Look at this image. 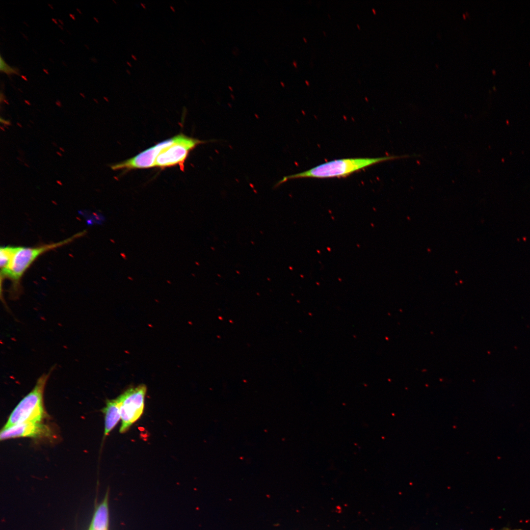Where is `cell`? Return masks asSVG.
Wrapping results in <instances>:
<instances>
[{
  "instance_id": "9",
  "label": "cell",
  "mask_w": 530,
  "mask_h": 530,
  "mask_svg": "<svg viewBox=\"0 0 530 530\" xmlns=\"http://www.w3.org/2000/svg\"><path fill=\"white\" fill-rule=\"evenodd\" d=\"M102 412L105 414L104 435L106 436L121 419L120 405L117 398L107 400Z\"/></svg>"
},
{
  "instance_id": "33",
  "label": "cell",
  "mask_w": 530,
  "mask_h": 530,
  "mask_svg": "<svg viewBox=\"0 0 530 530\" xmlns=\"http://www.w3.org/2000/svg\"><path fill=\"white\" fill-rule=\"evenodd\" d=\"M58 21L61 25H64L63 22L61 20L59 19Z\"/></svg>"
},
{
  "instance_id": "26",
  "label": "cell",
  "mask_w": 530,
  "mask_h": 530,
  "mask_svg": "<svg viewBox=\"0 0 530 530\" xmlns=\"http://www.w3.org/2000/svg\"><path fill=\"white\" fill-rule=\"evenodd\" d=\"M228 88H229V89H230V91H233V87L229 85Z\"/></svg>"
},
{
  "instance_id": "11",
  "label": "cell",
  "mask_w": 530,
  "mask_h": 530,
  "mask_svg": "<svg viewBox=\"0 0 530 530\" xmlns=\"http://www.w3.org/2000/svg\"><path fill=\"white\" fill-rule=\"evenodd\" d=\"M0 68L1 71L7 74L11 73H15L17 74H19L17 72V71H19V70H16V69H18L15 67H11L8 65H7V64L4 61V60L3 59L1 56L0 57Z\"/></svg>"
},
{
  "instance_id": "34",
  "label": "cell",
  "mask_w": 530,
  "mask_h": 530,
  "mask_svg": "<svg viewBox=\"0 0 530 530\" xmlns=\"http://www.w3.org/2000/svg\"><path fill=\"white\" fill-rule=\"evenodd\" d=\"M80 94L82 97H83V98H85V96L83 93H80Z\"/></svg>"
},
{
  "instance_id": "13",
  "label": "cell",
  "mask_w": 530,
  "mask_h": 530,
  "mask_svg": "<svg viewBox=\"0 0 530 530\" xmlns=\"http://www.w3.org/2000/svg\"><path fill=\"white\" fill-rule=\"evenodd\" d=\"M292 64L293 67L295 68H297V62L295 60H293V61L292 62Z\"/></svg>"
},
{
  "instance_id": "18",
  "label": "cell",
  "mask_w": 530,
  "mask_h": 530,
  "mask_svg": "<svg viewBox=\"0 0 530 530\" xmlns=\"http://www.w3.org/2000/svg\"><path fill=\"white\" fill-rule=\"evenodd\" d=\"M371 11H372L373 14H376V10H375V9L374 8H371Z\"/></svg>"
},
{
  "instance_id": "3",
  "label": "cell",
  "mask_w": 530,
  "mask_h": 530,
  "mask_svg": "<svg viewBox=\"0 0 530 530\" xmlns=\"http://www.w3.org/2000/svg\"><path fill=\"white\" fill-rule=\"evenodd\" d=\"M53 369L42 374L33 389L18 404L2 429L24 423H41L45 417L43 396L46 384Z\"/></svg>"
},
{
  "instance_id": "17",
  "label": "cell",
  "mask_w": 530,
  "mask_h": 530,
  "mask_svg": "<svg viewBox=\"0 0 530 530\" xmlns=\"http://www.w3.org/2000/svg\"><path fill=\"white\" fill-rule=\"evenodd\" d=\"M305 83L307 86H309L310 84V82L307 80H305Z\"/></svg>"
},
{
  "instance_id": "45",
  "label": "cell",
  "mask_w": 530,
  "mask_h": 530,
  "mask_svg": "<svg viewBox=\"0 0 530 530\" xmlns=\"http://www.w3.org/2000/svg\"><path fill=\"white\" fill-rule=\"evenodd\" d=\"M57 154H58V155H59L60 156H61V154H59L60 153H59V152H57Z\"/></svg>"
},
{
  "instance_id": "12",
  "label": "cell",
  "mask_w": 530,
  "mask_h": 530,
  "mask_svg": "<svg viewBox=\"0 0 530 530\" xmlns=\"http://www.w3.org/2000/svg\"><path fill=\"white\" fill-rule=\"evenodd\" d=\"M0 123L8 126L11 124L10 121L4 120L1 117L0 118Z\"/></svg>"
},
{
  "instance_id": "32",
  "label": "cell",
  "mask_w": 530,
  "mask_h": 530,
  "mask_svg": "<svg viewBox=\"0 0 530 530\" xmlns=\"http://www.w3.org/2000/svg\"><path fill=\"white\" fill-rule=\"evenodd\" d=\"M77 11H78V12H79V13H80V14H82V13H81V12L80 10V9H79L78 8H77Z\"/></svg>"
},
{
  "instance_id": "46",
  "label": "cell",
  "mask_w": 530,
  "mask_h": 530,
  "mask_svg": "<svg viewBox=\"0 0 530 530\" xmlns=\"http://www.w3.org/2000/svg\"><path fill=\"white\" fill-rule=\"evenodd\" d=\"M60 150H62V151H64V150H63V149H62V148H60Z\"/></svg>"
},
{
  "instance_id": "20",
  "label": "cell",
  "mask_w": 530,
  "mask_h": 530,
  "mask_svg": "<svg viewBox=\"0 0 530 530\" xmlns=\"http://www.w3.org/2000/svg\"><path fill=\"white\" fill-rule=\"evenodd\" d=\"M140 4H141V6H142V7H143V8H144V9H146V6H145V4H144V3H142V2H141V3H140Z\"/></svg>"
},
{
  "instance_id": "6",
  "label": "cell",
  "mask_w": 530,
  "mask_h": 530,
  "mask_svg": "<svg viewBox=\"0 0 530 530\" xmlns=\"http://www.w3.org/2000/svg\"><path fill=\"white\" fill-rule=\"evenodd\" d=\"M175 137L163 141L145 150L136 156L111 166L112 170H131L145 169L155 167L156 159L161 151L171 145Z\"/></svg>"
},
{
  "instance_id": "14",
  "label": "cell",
  "mask_w": 530,
  "mask_h": 530,
  "mask_svg": "<svg viewBox=\"0 0 530 530\" xmlns=\"http://www.w3.org/2000/svg\"><path fill=\"white\" fill-rule=\"evenodd\" d=\"M69 16L73 20H76L75 15L74 14L71 13V14H69Z\"/></svg>"
},
{
  "instance_id": "4",
  "label": "cell",
  "mask_w": 530,
  "mask_h": 530,
  "mask_svg": "<svg viewBox=\"0 0 530 530\" xmlns=\"http://www.w3.org/2000/svg\"><path fill=\"white\" fill-rule=\"evenodd\" d=\"M146 391V385L141 384L128 389L117 398L121 413L120 433L126 432L142 415Z\"/></svg>"
},
{
  "instance_id": "8",
  "label": "cell",
  "mask_w": 530,
  "mask_h": 530,
  "mask_svg": "<svg viewBox=\"0 0 530 530\" xmlns=\"http://www.w3.org/2000/svg\"><path fill=\"white\" fill-rule=\"evenodd\" d=\"M109 512L108 506V492L95 508L94 512L88 530H108Z\"/></svg>"
},
{
  "instance_id": "30",
  "label": "cell",
  "mask_w": 530,
  "mask_h": 530,
  "mask_svg": "<svg viewBox=\"0 0 530 530\" xmlns=\"http://www.w3.org/2000/svg\"><path fill=\"white\" fill-rule=\"evenodd\" d=\"M25 103H26V104H27V105H30V103H29V102L28 101H27V100H25Z\"/></svg>"
},
{
  "instance_id": "23",
  "label": "cell",
  "mask_w": 530,
  "mask_h": 530,
  "mask_svg": "<svg viewBox=\"0 0 530 530\" xmlns=\"http://www.w3.org/2000/svg\"><path fill=\"white\" fill-rule=\"evenodd\" d=\"M126 63H127V65H128V66H129L130 67H132V64H131V62H130L129 61H127L126 62Z\"/></svg>"
},
{
  "instance_id": "7",
  "label": "cell",
  "mask_w": 530,
  "mask_h": 530,
  "mask_svg": "<svg viewBox=\"0 0 530 530\" xmlns=\"http://www.w3.org/2000/svg\"><path fill=\"white\" fill-rule=\"evenodd\" d=\"M52 436L51 428L46 424L41 423H24L2 429L0 439L5 440L19 437L51 438Z\"/></svg>"
},
{
  "instance_id": "2",
  "label": "cell",
  "mask_w": 530,
  "mask_h": 530,
  "mask_svg": "<svg viewBox=\"0 0 530 530\" xmlns=\"http://www.w3.org/2000/svg\"><path fill=\"white\" fill-rule=\"evenodd\" d=\"M84 232H80L63 240L41 246L29 247L16 246L9 265L1 275V278H8L12 282L11 295L14 298L19 295L20 292V280L25 272L31 264L41 255L71 242L75 238L83 235Z\"/></svg>"
},
{
  "instance_id": "40",
  "label": "cell",
  "mask_w": 530,
  "mask_h": 530,
  "mask_svg": "<svg viewBox=\"0 0 530 530\" xmlns=\"http://www.w3.org/2000/svg\"><path fill=\"white\" fill-rule=\"evenodd\" d=\"M104 99H105L107 101H108V100H107V98H106V97H104Z\"/></svg>"
},
{
  "instance_id": "43",
  "label": "cell",
  "mask_w": 530,
  "mask_h": 530,
  "mask_svg": "<svg viewBox=\"0 0 530 530\" xmlns=\"http://www.w3.org/2000/svg\"><path fill=\"white\" fill-rule=\"evenodd\" d=\"M112 1H113V2H114V3H115V4H116V3H117V2H116V1L115 0H112Z\"/></svg>"
},
{
  "instance_id": "21",
  "label": "cell",
  "mask_w": 530,
  "mask_h": 530,
  "mask_svg": "<svg viewBox=\"0 0 530 530\" xmlns=\"http://www.w3.org/2000/svg\"><path fill=\"white\" fill-rule=\"evenodd\" d=\"M93 19H94V20H95V21H96V22L97 23H99V21L98 19H97V18L96 17H93Z\"/></svg>"
},
{
  "instance_id": "10",
  "label": "cell",
  "mask_w": 530,
  "mask_h": 530,
  "mask_svg": "<svg viewBox=\"0 0 530 530\" xmlns=\"http://www.w3.org/2000/svg\"><path fill=\"white\" fill-rule=\"evenodd\" d=\"M16 246H3L0 248V275L3 274L8 268Z\"/></svg>"
},
{
  "instance_id": "27",
  "label": "cell",
  "mask_w": 530,
  "mask_h": 530,
  "mask_svg": "<svg viewBox=\"0 0 530 530\" xmlns=\"http://www.w3.org/2000/svg\"><path fill=\"white\" fill-rule=\"evenodd\" d=\"M126 72H127V73L128 74H129V75H131V72H130V71L129 70H128V69H127V70H126Z\"/></svg>"
},
{
  "instance_id": "38",
  "label": "cell",
  "mask_w": 530,
  "mask_h": 530,
  "mask_svg": "<svg viewBox=\"0 0 530 530\" xmlns=\"http://www.w3.org/2000/svg\"><path fill=\"white\" fill-rule=\"evenodd\" d=\"M58 26L62 30H63V28H62V26H61L60 25H58Z\"/></svg>"
},
{
  "instance_id": "1",
  "label": "cell",
  "mask_w": 530,
  "mask_h": 530,
  "mask_svg": "<svg viewBox=\"0 0 530 530\" xmlns=\"http://www.w3.org/2000/svg\"><path fill=\"white\" fill-rule=\"evenodd\" d=\"M409 156H389L378 158H347L326 162L305 171L284 177L278 186L290 179L299 178H329L345 177L372 165L408 157Z\"/></svg>"
},
{
  "instance_id": "31",
  "label": "cell",
  "mask_w": 530,
  "mask_h": 530,
  "mask_svg": "<svg viewBox=\"0 0 530 530\" xmlns=\"http://www.w3.org/2000/svg\"><path fill=\"white\" fill-rule=\"evenodd\" d=\"M356 26H357L358 29H361V27H360V25L358 24H356Z\"/></svg>"
},
{
  "instance_id": "24",
  "label": "cell",
  "mask_w": 530,
  "mask_h": 530,
  "mask_svg": "<svg viewBox=\"0 0 530 530\" xmlns=\"http://www.w3.org/2000/svg\"><path fill=\"white\" fill-rule=\"evenodd\" d=\"M280 84L283 87H284L285 86V83L282 81H280Z\"/></svg>"
},
{
  "instance_id": "29",
  "label": "cell",
  "mask_w": 530,
  "mask_h": 530,
  "mask_svg": "<svg viewBox=\"0 0 530 530\" xmlns=\"http://www.w3.org/2000/svg\"><path fill=\"white\" fill-rule=\"evenodd\" d=\"M43 71H44V72L45 73H46L47 74H49V72H48V70H46V69H43Z\"/></svg>"
},
{
  "instance_id": "16",
  "label": "cell",
  "mask_w": 530,
  "mask_h": 530,
  "mask_svg": "<svg viewBox=\"0 0 530 530\" xmlns=\"http://www.w3.org/2000/svg\"><path fill=\"white\" fill-rule=\"evenodd\" d=\"M170 9H171V10H172V11L173 12H175V8H174V7H173V6H172V5H170Z\"/></svg>"
},
{
  "instance_id": "41",
  "label": "cell",
  "mask_w": 530,
  "mask_h": 530,
  "mask_svg": "<svg viewBox=\"0 0 530 530\" xmlns=\"http://www.w3.org/2000/svg\"><path fill=\"white\" fill-rule=\"evenodd\" d=\"M231 97H232L233 98H234V95H233V94H231Z\"/></svg>"
},
{
  "instance_id": "22",
  "label": "cell",
  "mask_w": 530,
  "mask_h": 530,
  "mask_svg": "<svg viewBox=\"0 0 530 530\" xmlns=\"http://www.w3.org/2000/svg\"><path fill=\"white\" fill-rule=\"evenodd\" d=\"M52 20L54 23H55L56 24H57V22L56 19H55L54 18H52Z\"/></svg>"
},
{
  "instance_id": "25",
  "label": "cell",
  "mask_w": 530,
  "mask_h": 530,
  "mask_svg": "<svg viewBox=\"0 0 530 530\" xmlns=\"http://www.w3.org/2000/svg\"><path fill=\"white\" fill-rule=\"evenodd\" d=\"M21 77H22V78H23V79L24 80H26V81L27 80V78H26V77H25V76H24V75H22V76H21Z\"/></svg>"
},
{
  "instance_id": "36",
  "label": "cell",
  "mask_w": 530,
  "mask_h": 530,
  "mask_svg": "<svg viewBox=\"0 0 530 530\" xmlns=\"http://www.w3.org/2000/svg\"><path fill=\"white\" fill-rule=\"evenodd\" d=\"M3 101L7 104H9L8 102L5 99H3Z\"/></svg>"
},
{
  "instance_id": "37",
  "label": "cell",
  "mask_w": 530,
  "mask_h": 530,
  "mask_svg": "<svg viewBox=\"0 0 530 530\" xmlns=\"http://www.w3.org/2000/svg\"><path fill=\"white\" fill-rule=\"evenodd\" d=\"M323 33L324 36H326V32L325 31H323Z\"/></svg>"
},
{
  "instance_id": "28",
  "label": "cell",
  "mask_w": 530,
  "mask_h": 530,
  "mask_svg": "<svg viewBox=\"0 0 530 530\" xmlns=\"http://www.w3.org/2000/svg\"><path fill=\"white\" fill-rule=\"evenodd\" d=\"M303 40L305 43H307V40L305 37H303Z\"/></svg>"
},
{
  "instance_id": "15",
  "label": "cell",
  "mask_w": 530,
  "mask_h": 530,
  "mask_svg": "<svg viewBox=\"0 0 530 530\" xmlns=\"http://www.w3.org/2000/svg\"><path fill=\"white\" fill-rule=\"evenodd\" d=\"M56 105H57L58 106H61V102L59 101H57L56 102Z\"/></svg>"
},
{
  "instance_id": "44",
  "label": "cell",
  "mask_w": 530,
  "mask_h": 530,
  "mask_svg": "<svg viewBox=\"0 0 530 530\" xmlns=\"http://www.w3.org/2000/svg\"><path fill=\"white\" fill-rule=\"evenodd\" d=\"M93 100H94V101H95L96 102V103H98V101H97V100H96L95 99H93Z\"/></svg>"
},
{
  "instance_id": "42",
  "label": "cell",
  "mask_w": 530,
  "mask_h": 530,
  "mask_svg": "<svg viewBox=\"0 0 530 530\" xmlns=\"http://www.w3.org/2000/svg\"><path fill=\"white\" fill-rule=\"evenodd\" d=\"M328 16L329 17V18H331V16L329 14H328Z\"/></svg>"
},
{
  "instance_id": "5",
  "label": "cell",
  "mask_w": 530,
  "mask_h": 530,
  "mask_svg": "<svg viewBox=\"0 0 530 530\" xmlns=\"http://www.w3.org/2000/svg\"><path fill=\"white\" fill-rule=\"evenodd\" d=\"M174 142L163 149L158 155L155 166L163 168L179 165L184 169V162L189 152L197 145L206 143L201 140L187 136L183 134L175 136Z\"/></svg>"
},
{
  "instance_id": "39",
  "label": "cell",
  "mask_w": 530,
  "mask_h": 530,
  "mask_svg": "<svg viewBox=\"0 0 530 530\" xmlns=\"http://www.w3.org/2000/svg\"><path fill=\"white\" fill-rule=\"evenodd\" d=\"M57 183L58 184H60V185H62V183H61V182H60V181H57Z\"/></svg>"
},
{
  "instance_id": "35",
  "label": "cell",
  "mask_w": 530,
  "mask_h": 530,
  "mask_svg": "<svg viewBox=\"0 0 530 530\" xmlns=\"http://www.w3.org/2000/svg\"><path fill=\"white\" fill-rule=\"evenodd\" d=\"M48 5H49V6H50V7H51V8L52 9H53V6H52V5H51V4H50V3H48Z\"/></svg>"
},
{
  "instance_id": "19",
  "label": "cell",
  "mask_w": 530,
  "mask_h": 530,
  "mask_svg": "<svg viewBox=\"0 0 530 530\" xmlns=\"http://www.w3.org/2000/svg\"><path fill=\"white\" fill-rule=\"evenodd\" d=\"M131 56H132V58H133V59H134V60H137V58H136V56H135L134 55H133V54H132V55H131Z\"/></svg>"
}]
</instances>
